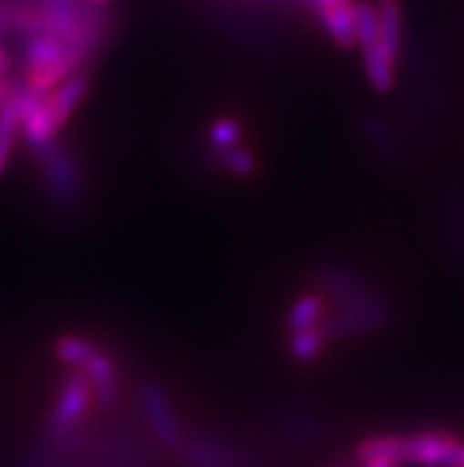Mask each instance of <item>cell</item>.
<instances>
[{"label": "cell", "instance_id": "obj_1", "mask_svg": "<svg viewBox=\"0 0 464 467\" xmlns=\"http://www.w3.org/2000/svg\"><path fill=\"white\" fill-rule=\"evenodd\" d=\"M31 154L41 169L43 188L50 202L62 212H78L86 200V178L78 164V154L57 138Z\"/></svg>", "mask_w": 464, "mask_h": 467}, {"label": "cell", "instance_id": "obj_5", "mask_svg": "<svg viewBox=\"0 0 464 467\" xmlns=\"http://www.w3.org/2000/svg\"><path fill=\"white\" fill-rule=\"evenodd\" d=\"M313 278H315L317 287L323 290V295L327 296V302L335 299L336 304L356 302V299H365V296L382 292L367 278V273L360 271L358 266H351V264H341V261L317 264Z\"/></svg>", "mask_w": 464, "mask_h": 467}, {"label": "cell", "instance_id": "obj_13", "mask_svg": "<svg viewBox=\"0 0 464 467\" xmlns=\"http://www.w3.org/2000/svg\"><path fill=\"white\" fill-rule=\"evenodd\" d=\"M356 456H358L360 462L384 461L400 465V462H406V437H400V434L367 437L356 446Z\"/></svg>", "mask_w": 464, "mask_h": 467}, {"label": "cell", "instance_id": "obj_20", "mask_svg": "<svg viewBox=\"0 0 464 467\" xmlns=\"http://www.w3.org/2000/svg\"><path fill=\"white\" fill-rule=\"evenodd\" d=\"M242 138H244V126L232 117L213 119L209 129H206V145H209V152L211 154L237 148Z\"/></svg>", "mask_w": 464, "mask_h": 467}, {"label": "cell", "instance_id": "obj_21", "mask_svg": "<svg viewBox=\"0 0 464 467\" xmlns=\"http://www.w3.org/2000/svg\"><path fill=\"white\" fill-rule=\"evenodd\" d=\"M379 43V12L372 0H356V46L360 50Z\"/></svg>", "mask_w": 464, "mask_h": 467}, {"label": "cell", "instance_id": "obj_25", "mask_svg": "<svg viewBox=\"0 0 464 467\" xmlns=\"http://www.w3.org/2000/svg\"><path fill=\"white\" fill-rule=\"evenodd\" d=\"M376 3L382 5V3H398V0H376Z\"/></svg>", "mask_w": 464, "mask_h": 467}, {"label": "cell", "instance_id": "obj_15", "mask_svg": "<svg viewBox=\"0 0 464 467\" xmlns=\"http://www.w3.org/2000/svg\"><path fill=\"white\" fill-rule=\"evenodd\" d=\"M360 129H363L365 142L379 154H384V160H398V133H396V129L388 124L387 119L376 117V114H365Z\"/></svg>", "mask_w": 464, "mask_h": 467}, {"label": "cell", "instance_id": "obj_17", "mask_svg": "<svg viewBox=\"0 0 464 467\" xmlns=\"http://www.w3.org/2000/svg\"><path fill=\"white\" fill-rule=\"evenodd\" d=\"M98 344L93 342L86 335H78V332H65L59 335L53 344V354L62 366H67L69 370H78L83 363L88 361V356L93 354Z\"/></svg>", "mask_w": 464, "mask_h": 467}, {"label": "cell", "instance_id": "obj_3", "mask_svg": "<svg viewBox=\"0 0 464 467\" xmlns=\"http://www.w3.org/2000/svg\"><path fill=\"white\" fill-rule=\"evenodd\" d=\"M138 409H140L142 420L148 425L150 434L154 437L161 449L176 453L180 449V444L185 441L188 432L182 427L180 418L176 413V406H173V399H170L169 391L159 382H142L138 387Z\"/></svg>", "mask_w": 464, "mask_h": 467}, {"label": "cell", "instance_id": "obj_18", "mask_svg": "<svg viewBox=\"0 0 464 467\" xmlns=\"http://www.w3.org/2000/svg\"><path fill=\"white\" fill-rule=\"evenodd\" d=\"M327 344L329 339L325 337V332L320 330V327H313V330H304V332L289 335L287 354L294 363L308 366V363H315L317 358H323Z\"/></svg>", "mask_w": 464, "mask_h": 467}, {"label": "cell", "instance_id": "obj_2", "mask_svg": "<svg viewBox=\"0 0 464 467\" xmlns=\"http://www.w3.org/2000/svg\"><path fill=\"white\" fill-rule=\"evenodd\" d=\"M394 320V302L388 296H384L382 292H376V295L356 299V302L336 304L335 311L327 314V318L323 320L320 330L325 332V337L329 342H336V339H358L387 330Z\"/></svg>", "mask_w": 464, "mask_h": 467}, {"label": "cell", "instance_id": "obj_9", "mask_svg": "<svg viewBox=\"0 0 464 467\" xmlns=\"http://www.w3.org/2000/svg\"><path fill=\"white\" fill-rule=\"evenodd\" d=\"M313 17L336 47L351 50L356 46V0H317Z\"/></svg>", "mask_w": 464, "mask_h": 467}, {"label": "cell", "instance_id": "obj_10", "mask_svg": "<svg viewBox=\"0 0 464 467\" xmlns=\"http://www.w3.org/2000/svg\"><path fill=\"white\" fill-rule=\"evenodd\" d=\"M329 314L327 296L323 292H304L289 304L287 316H284V327H287V335H294V332L313 330V327L323 326V320Z\"/></svg>", "mask_w": 464, "mask_h": 467}, {"label": "cell", "instance_id": "obj_23", "mask_svg": "<svg viewBox=\"0 0 464 467\" xmlns=\"http://www.w3.org/2000/svg\"><path fill=\"white\" fill-rule=\"evenodd\" d=\"M81 3H88V5H95V7H109L114 0H81Z\"/></svg>", "mask_w": 464, "mask_h": 467}, {"label": "cell", "instance_id": "obj_27", "mask_svg": "<svg viewBox=\"0 0 464 467\" xmlns=\"http://www.w3.org/2000/svg\"><path fill=\"white\" fill-rule=\"evenodd\" d=\"M462 467H464V461H462Z\"/></svg>", "mask_w": 464, "mask_h": 467}, {"label": "cell", "instance_id": "obj_8", "mask_svg": "<svg viewBox=\"0 0 464 467\" xmlns=\"http://www.w3.org/2000/svg\"><path fill=\"white\" fill-rule=\"evenodd\" d=\"M178 461L185 467H237L240 453L221 437L213 434H192L185 437L176 451Z\"/></svg>", "mask_w": 464, "mask_h": 467}, {"label": "cell", "instance_id": "obj_24", "mask_svg": "<svg viewBox=\"0 0 464 467\" xmlns=\"http://www.w3.org/2000/svg\"><path fill=\"white\" fill-rule=\"evenodd\" d=\"M360 467H398V465H394V462L375 461V462H360Z\"/></svg>", "mask_w": 464, "mask_h": 467}, {"label": "cell", "instance_id": "obj_16", "mask_svg": "<svg viewBox=\"0 0 464 467\" xmlns=\"http://www.w3.org/2000/svg\"><path fill=\"white\" fill-rule=\"evenodd\" d=\"M19 138V114L12 105L5 83L0 86V176L5 173Z\"/></svg>", "mask_w": 464, "mask_h": 467}, {"label": "cell", "instance_id": "obj_7", "mask_svg": "<svg viewBox=\"0 0 464 467\" xmlns=\"http://www.w3.org/2000/svg\"><path fill=\"white\" fill-rule=\"evenodd\" d=\"M78 373H83V378L88 379L93 401L105 413H112L119 406V394H121L119 391V366L114 356L98 344L93 354L88 356V361L78 368Z\"/></svg>", "mask_w": 464, "mask_h": 467}, {"label": "cell", "instance_id": "obj_22", "mask_svg": "<svg viewBox=\"0 0 464 467\" xmlns=\"http://www.w3.org/2000/svg\"><path fill=\"white\" fill-rule=\"evenodd\" d=\"M10 53H7L5 47H3V43H0V77H5L7 71H10Z\"/></svg>", "mask_w": 464, "mask_h": 467}, {"label": "cell", "instance_id": "obj_6", "mask_svg": "<svg viewBox=\"0 0 464 467\" xmlns=\"http://www.w3.org/2000/svg\"><path fill=\"white\" fill-rule=\"evenodd\" d=\"M464 444L450 432H418L406 437V462L422 467H462Z\"/></svg>", "mask_w": 464, "mask_h": 467}, {"label": "cell", "instance_id": "obj_26", "mask_svg": "<svg viewBox=\"0 0 464 467\" xmlns=\"http://www.w3.org/2000/svg\"><path fill=\"white\" fill-rule=\"evenodd\" d=\"M3 83H5V77H0V86H3Z\"/></svg>", "mask_w": 464, "mask_h": 467}, {"label": "cell", "instance_id": "obj_4", "mask_svg": "<svg viewBox=\"0 0 464 467\" xmlns=\"http://www.w3.org/2000/svg\"><path fill=\"white\" fill-rule=\"evenodd\" d=\"M90 403H93V391H90L88 379L83 378V373L71 370L62 385H59L55 401L50 406L46 420V439L55 441L67 434H74L81 430L86 415H88Z\"/></svg>", "mask_w": 464, "mask_h": 467}, {"label": "cell", "instance_id": "obj_11", "mask_svg": "<svg viewBox=\"0 0 464 467\" xmlns=\"http://www.w3.org/2000/svg\"><path fill=\"white\" fill-rule=\"evenodd\" d=\"M77 47L67 46L65 41H59L55 36H31L22 41V65L24 71L41 69V67L55 65L59 59H65Z\"/></svg>", "mask_w": 464, "mask_h": 467}, {"label": "cell", "instance_id": "obj_12", "mask_svg": "<svg viewBox=\"0 0 464 467\" xmlns=\"http://www.w3.org/2000/svg\"><path fill=\"white\" fill-rule=\"evenodd\" d=\"M360 53H363V69L367 83L376 93H391L396 88V78H398V65L384 53L379 43L367 50H360Z\"/></svg>", "mask_w": 464, "mask_h": 467}, {"label": "cell", "instance_id": "obj_19", "mask_svg": "<svg viewBox=\"0 0 464 467\" xmlns=\"http://www.w3.org/2000/svg\"><path fill=\"white\" fill-rule=\"evenodd\" d=\"M211 160L216 169H221V171H225L232 178H240V181L253 178L261 169L256 154H253L252 150L242 148V145H237V148L232 150H225V152L211 154Z\"/></svg>", "mask_w": 464, "mask_h": 467}, {"label": "cell", "instance_id": "obj_14", "mask_svg": "<svg viewBox=\"0 0 464 467\" xmlns=\"http://www.w3.org/2000/svg\"><path fill=\"white\" fill-rule=\"evenodd\" d=\"M379 12V46L384 53L400 65L403 53V10L398 3H382L376 5Z\"/></svg>", "mask_w": 464, "mask_h": 467}]
</instances>
